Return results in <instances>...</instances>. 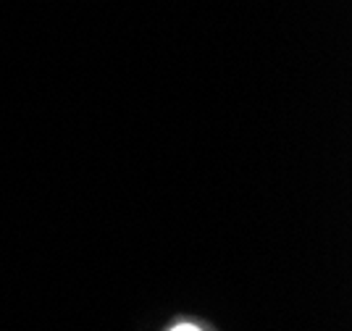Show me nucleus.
I'll use <instances>...</instances> for the list:
<instances>
[{
    "label": "nucleus",
    "instance_id": "obj_1",
    "mask_svg": "<svg viewBox=\"0 0 352 331\" xmlns=\"http://www.w3.org/2000/svg\"><path fill=\"white\" fill-rule=\"evenodd\" d=\"M171 331H200L197 326H192V323H179L176 329H171Z\"/></svg>",
    "mask_w": 352,
    "mask_h": 331
}]
</instances>
